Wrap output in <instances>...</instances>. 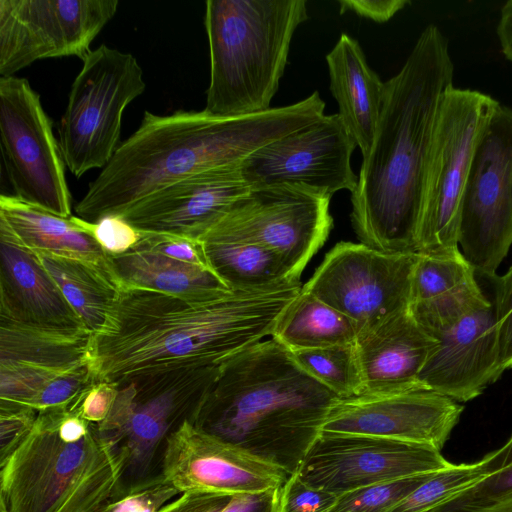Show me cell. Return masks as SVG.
<instances>
[{
    "instance_id": "8fae6325",
    "label": "cell",
    "mask_w": 512,
    "mask_h": 512,
    "mask_svg": "<svg viewBox=\"0 0 512 512\" xmlns=\"http://www.w3.org/2000/svg\"><path fill=\"white\" fill-rule=\"evenodd\" d=\"M512 245V109H496L464 191L459 246L475 272L494 279Z\"/></svg>"
},
{
    "instance_id": "f1b7e54d",
    "label": "cell",
    "mask_w": 512,
    "mask_h": 512,
    "mask_svg": "<svg viewBox=\"0 0 512 512\" xmlns=\"http://www.w3.org/2000/svg\"><path fill=\"white\" fill-rule=\"evenodd\" d=\"M36 255L84 326L93 334L100 331L118 297L119 287L101 270L85 262Z\"/></svg>"
},
{
    "instance_id": "f546056e",
    "label": "cell",
    "mask_w": 512,
    "mask_h": 512,
    "mask_svg": "<svg viewBox=\"0 0 512 512\" xmlns=\"http://www.w3.org/2000/svg\"><path fill=\"white\" fill-rule=\"evenodd\" d=\"M495 450L473 463L453 464L431 475L387 512H440L497 473Z\"/></svg>"
},
{
    "instance_id": "5b68a950",
    "label": "cell",
    "mask_w": 512,
    "mask_h": 512,
    "mask_svg": "<svg viewBox=\"0 0 512 512\" xmlns=\"http://www.w3.org/2000/svg\"><path fill=\"white\" fill-rule=\"evenodd\" d=\"M121 474L98 424L70 409L41 411L0 465V512H105Z\"/></svg>"
},
{
    "instance_id": "836d02e7",
    "label": "cell",
    "mask_w": 512,
    "mask_h": 512,
    "mask_svg": "<svg viewBox=\"0 0 512 512\" xmlns=\"http://www.w3.org/2000/svg\"><path fill=\"white\" fill-rule=\"evenodd\" d=\"M95 382L96 375L89 360L49 381L27 406L37 412L58 408L72 410Z\"/></svg>"
},
{
    "instance_id": "4316f807",
    "label": "cell",
    "mask_w": 512,
    "mask_h": 512,
    "mask_svg": "<svg viewBox=\"0 0 512 512\" xmlns=\"http://www.w3.org/2000/svg\"><path fill=\"white\" fill-rule=\"evenodd\" d=\"M210 269L234 291H268L300 282L273 251L247 241L202 236Z\"/></svg>"
},
{
    "instance_id": "d4e9b609",
    "label": "cell",
    "mask_w": 512,
    "mask_h": 512,
    "mask_svg": "<svg viewBox=\"0 0 512 512\" xmlns=\"http://www.w3.org/2000/svg\"><path fill=\"white\" fill-rule=\"evenodd\" d=\"M93 333L0 318V364L71 370L90 360Z\"/></svg>"
},
{
    "instance_id": "f35d334b",
    "label": "cell",
    "mask_w": 512,
    "mask_h": 512,
    "mask_svg": "<svg viewBox=\"0 0 512 512\" xmlns=\"http://www.w3.org/2000/svg\"><path fill=\"white\" fill-rule=\"evenodd\" d=\"M38 412L29 406L0 405V465L31 432Z\"/></svg>"
},
{
    "instance_id": "4dcf8cb0",
    "label": "cell",
    "mask_w": 512,
    "mask_h": 512,
    "mask_svg": "<svg viewBox=\"0 0 512 512\" xmlns=\"http://www.w3.org/2000/svg\"><path fill=\"white\" fill-rule=\"evenodd\" d=\"M475 270L461 251L419 254L411 279V305L446 298L477 284Z\"/></svg>"
},
{
    "instance_id": "7dc6e473",
    "label": "cell",
    "mask_w": 512,
    "mask_h": 512,
    "mask_svg": "<svg viewBox=\"0 0 512 512\" xmlns=\"http://www.w3.org/2000/svg\"><path fill=\"white\" fill-rule=\"evenodd\" d=\"M495 465L498 470L504 469L505 467L512 464V435L508 439V441L500 447L498 450H495Z\"/></svg>"
},
{
    "instance_id": "4fadbf2b",
    "label": "cell",
    "mask_w": 512,
    "mask_h": 512,
    "mask_svg": "<svg viewBox=\"0 0 512 512\" xmlns=\"http://www.w3.org/2000/svg\"><path fill=\"white\" fill-rule=\"evenodd\" d=\"M419 253H388L341 241L302 286L352 319L359 332L411 306V279Z\"/></svg>"
},
{
    "instance_id": "bcb514c9",
    "label": "cell",
    "mask_w": 512,
    "mask_h": 512,
    "mask_svg": "<svg viewBox=\"0 0 512 512\" xmlns=\"http://www.w3.org/2000/svg\"><path fill=\"white\" fill-rule=\"evenodd\" d=\"M496 33L502 54L512 62V0L505 2L500 9Z\"/></svg>"
},
{
    "instance_id": "74e56055",
    "label": "cell",
    "mask_w": 512,
    "mask_h": 512,
    "mask_svg": "<svg viewBox=\"0 0 512 512\" xmlns=\"http://www.w3.org/2000/svg\"><path fill=\"white\" fill-rule=\"evenodd\" d=\"M87 227L109 256L130 251L141 238V231L119 215H107L95 222L87 221Z\"/></svg>"
},
{
    "instance_id": "1f68e13d",
    "label": "cell",
    "mask_w": 512,
    "mask_h": 512,
    "mask_svg": "<svg viewBox=\"0 0 512 512\" xmlns=\"http://www.w3.org/2000/svg\"><path fill=\"white\" fill-rule=\"evenodd\" d=\"M291 354L304 371L340 398L363 393L355 343L299 350Z\"/></svg>"
},
{
    "instance_id": "603a6c76",
    "label": "cell",
    "mask_w": 512,
    "mask_h": 512,
    "mask_svg": "<svg viewBox=\"0 0 512 512\" xmlns=\"http://www.w3.org/2000/svg\"><path fill=\"white\" fill-rule=\"evenodd\" d=\"M0 229L32 253L85 262L121 287L111 256L95 240L87 221L78 216L60 217L16 196L2 194Z\"/></svg>"
},
{
    "instance_id": "9a60e30c",
    "label": "cell",
    "mask_w": 512,
    "mask_h": 512,
    "mask_svg": "<svg viewBox=\"0 0 512 512\" xmlns=\"http://www.w3.org/2000/svg\"><path fill=\"white\" fill-rule=\"evenodd\" d=\"M356 146L339 115L324 114L255 151L242 162V173L251 188L291 184L331 198L357 186L351 167Z\"/></svg>"
},
{
    "instance_id": "3957f363",
    "label": "cell",
    "mask_w": 512,
    "mask_h": 512,
    "mask_svg": "<svg viewBox=\"0 0 512 512\" xmlns=\"http://www.w3.org/2000/svg\"><path fill=\"white\" fill-rule=\"evenodd\" d=\"M324 109L315 91L294 104L233 117L204 109L169 115L145 111L138 129L120 143L75 212L89 222L122 215L143 198L189 176L242 164L258 149L321 118Z\"/></svg>"
},
{
    "instance_id": "7402d4cb",
    "label": "cell",
    "mask_w": 512,
    "mask_h": 512,
    "mask_svg": "<svg viewBox=\"0 0 512 512\" xmlns=\"http://www.w3.org/2000/svg\"><path fill=\"white\" fill-rule=\"evenodd\" d=\"M0 318L41 327L86 328L37 255L1 229Z\"/></svg>"
},
{
    "instance_id": "8d00e7d4",
    "label": "cell",
    "mask_w": 512,
    "mask_h": 512,
    "mask_svg": "<svg viewBox=\"0 0 512 512\" xmlns=\"http://www.w3.org/2000/svg\"><path fill=\"white\" fill-rule=\"evenodd\" d=\"M134 248L210 269L200 240L169 233L141 231V238Z\"/></svg>"
},
{
    "instance_id": "ac0fdd59",
    "label": "cell",
    "mask_w": 512,
    "mask_h": 512,
    "mask_svg": "<svg viewBox=\"0 0 512 512\" xmlns=\"http://www.w3.org/2000/svg\"><path fill=\"white\" fill-rule=\"evenodd\" d=\"M162 474L180 493L229 496L277 489L290 475L277 464L199 430L188 419L166 441Z\"/></svg>"
},
{
    "instance_id": "e575fe53",
    "label": "cell",
    "mask_w": 512,
    "mask_h": 512,
    "mask_svg": "<svg viewBox=\"0 0 512 512\" xmlns=\"http://www.w3.org/2000/svg\"><path fill=\"white\" fill-rule=\"evenodd\" d=\"M180 491L163 474L128 490L116 491L105 512H158Z\"/></svg>"
},
{
    "instance_id": "d590c367",
    "label": "cell",
    "mask_w": 512,
    "mask_h": 512,
    "mask_svg": "<svg viewBox=\"0 0 512 512\" xmlns=\"http://www.w3.org/2000/svg\"><path fill=\"white\" fill-rule=\"evenodd\" d=\"M337 497L310 485L295 471L278 488L275 512H327Z\"/></svg>"
},
{
    "instance_id": "2e32d148",
    "label": "cell",
    "mask_w": 512,
    "mask_h": 512,
    "mask_svg": "<svg viewBox=\"0 0 512 512\" xmlns=\"http://www.w3.org/2000/svg\"><path fill=\"white\" fill-rule=\"evenodd\" d=\"M452 465L441 451L378 437L319 433L297 472L337 496L365 486L433 474Z\"/></svg>"
},
{
    "instance_id": "ffe728a7",
    "label": "cell",
    "mask_w": 512,
    "mask_h": 512,
    "mask_svg": "<svg viewBox=\"0 0 512 512\" xmlns=\"http://www.w3.org/2000/svg\"><path fill=\"white\" fill-rule=\"evenodd\" d=\"M250 189L241 164L212 169L154 192L119 216L140 231L199 240Z\"/></svg>"
},
{
    "instance_id": "cb8c5ba5",
    "label": "cell",
    "mask_w": 512,
    "mask_h": 512,
    "mask_svg": "<svg viewBox=\"0 0 512 512\" xmlns=\"http://www.w3.org/2000/svg\"><path fill=\"white\" fill-rule=\"evenodd\" d=\"M326 62L337 114L365 158L381 114L385 82L369 67L359 42L346 33L326 55Z\"/></svg>"
},
{
    "instance_id": "b9f144b4",
    "label": "cell",
    "mask_w": 512,
    "mask_h": 512,
    "mask_svg": "<svg viewBox=\"0 0 512 512\" xmlns=\"http://www.w3.org/2000/svg\"><path fill=\"white\" fill-rule=\"evenodd\" d=\"M231 498L218 493L184 492L158 512H223Z\"/></svg>"
},
{
    "instance_id": "d6986e66",
    "label": "cell",
    "mask_w": 512,
    "mask_h": 512,
    "mask_svg": "<svg viewBox=\"0 0 512 512\" xmlns=\"http://www.w3.org/2000/svg\"><path fill=\"white\" fill-rule=\"evenodd\" d=\"M432 337L438 343L420 372L423 387L467 402L502 375L497 320L486 297Z\"/></svg>"
},
{
    "instance_id": "ee69618b",
    "label": "cell",
    "mask_w": 512,
    "mask_h": 512,
    "mask_svg": "<svg viewBox=\"0 0 512 512\" xmlns=\"http://www.w3.org/2000/svg\"><path fill=\"white\" fill-rule=\"evenodd\" d=\"M278 488L263 493L232 496L223 512H275Z\"/></svg>"
},
{
    "instance_id": "8992f818",
    "label": "cell",
    "mask_w": 512,
    "mask_h": 512,
    "mask_svg": "<svg viewBox=\"0 0 512 512\" xmlns=\"http://www.w3.org/2000/svg\"><path fill=\"white\" fill-rule=\"evenodd\" d=\"M210 82L204 110L221 117L270 109L305 0H208Z\"/></svg>"
},
{
    "instance_id": "277c9868",
    "label": "cell",
    "mask_w": 512,
    "mask_h": 512,
    "mask_svg": "<svg viewBox=\"0 0 512 512\" xmlns=\"http://www.w3.org/2000/svg\"><path fill=\"white\" fill-rule=\"evenodd\" d=\"M339 398L289 350L262 340L220 365L188 420L291 474Z\"/></svg>"
},
{
    "instance_id": "ab89813d",
    "label": "cell",
    "mask_w": 512,
    "mask_h": 512,
    "mask_svg": "<svg viewBox=\"0 0 512 512\" xmlns=\"http://www.w3.org/2000/svg\"><path fill=\"white\" fill-rule=\"evenodd\" d=\"M495 316L498 326L500 360L502 374L512 368V266L501 277H495Z\"/></svg>"
},
{
    "instance_id": "5bb4252c",
    "label": "cell",
    "mask_w": 512,
    "mask_h": 512,
    "mask_svg": "<svg viewBox=\"0 0 512 512\" xmlns=\"http://www.w3.org/2000/svg\"><path fill=\"white\" fill-rule=\"evenodd\" d=\"M118 0H0V77L46 58L83 59Z\"/></svg>"
},
{
    "instance_id": "6da1fadb",
    "label": "cell",
    "mask_w": 512,
    "mask_h": 512,
    "mask_svg": "<svg viewBox=\"0 0 512 512\" xmlns=\"http://www.w3.org/2000/svg\"><path fill=\"white\" fill-rule=\"evenodd\" d=\"M300 282L268 291L186 297L122 287L100 331L91 366L119 386L164 373L219 367L271 336Z\"/></svg>"
},
{
    "instance_id": "e0dca14e",
    "label": "cell",
    "mask_w": 512,
    "mask_h": 512,
    "mask_svg": "<svg viewBox=\"0 0 512 512\" xmlns=\"http://www.w3.org/2000/svg\"><path fill=\"white\" fill-rule=\"evenodd\" d=\"M462 412L457 401L425 388L363 393L339 398L320 433L385 438L441 451Z\"/></svg>"
},
{
    "instance_id": "7bdbcfd3",
    "label": "cell",
    "mask_w": 512,
    "mask_h": 512,
    "mask_svg": "<svg viewBox=\"0 0 512 512\" xmlns=\"http://www.w3.org/2000/svg\"><path fill=\"white\" fill-rule=\"evenodd\" d=\"M340 14L352 11L360 17L384 23L410 5L409 0H339Z\"/></svg>"
},
{
    "instance_id": "52a82bcc",
    "label": "cell",
    "mask_w": 512,
    "mask_h": 512,
    "mask_svg": "<svg viewBox=\"0 0 512 512\" xmlns=\"http://www.w3.org/2000/svg\"><path fill=\"white\" fill-rule=\"evenodd\" d=\"M500 103L488 94L451 87L441 102L425 163L417 252L457 253L462 200L481 137Z\"/></svg>"
},
{
    "instance_id": "484cf974",
    "label": "cell",
    "mask_w": 512,
    "mask_h": 512,
    "mask_svg": "<svg viewBox=\"0 0 512 512\" xmlns=\"http://www.w3.org/2000/svg\"><path fill=\"white\" fill-rule=\"evenodd\" d=\"M122 287L186 297H215L231 289L210 269L133 248L111 256Z\"/></svg>"
},
{
    "instance_id": "9c48e42d",
    "label": "cell",
    "mask_w": 512,
    "mask_h": 512,
    "mask_svg": "<svg viewBox=\"0 0 512 512\" xmlns=\"http://www.w3.org/2000/svg\"><path fill=\"white\" fill-rule=\"evenodd\" d=\"M82 61L58 128L64 163L77 178L109 163L120 145L123 112L146 88L130 53L101 44Z\"/></svg>"
},
{
    "instance_id": "f6af8a7d",
    "label": "cell",
    "mask_w": 512,
    "mask_h": 512,
    "mask_svg": "<svg viewBox=\"0 0 512 512\" xmlns=\"http://www.w3.org/2000/svg\"><path fill=\"white\" fill-rule=\"evenodd\" d=\"M440 512H512V493L477 503L454 501Z\"/></svg>"
},
{
    "instance_id": "7a4b0ae2",
    "label": "cell",
    "mask_w": 512,
    "mask_h": 512,
    "mask_svg": "<svg viewBox=\"0 0 512 512\" xmlns=\"http://www.w3.org/2000/svg\"><path fill=\"white\" fill-rule=\"evenodd\" d=\"M453 78L448 39L429 24L400 71L385 82L372 146L351 193L350 219L360 243L388 253H418L425 163Z\"/></svg>"
},
{
    "instance_id": "ba28073f",
    "label": "cell",
    "mask_w": 512,
    "mask_h": 512,
    "mask_svg": "<svg viewBox=\"0 0 512 512\" xmlns=\"http://www.w3.org/2000/svg\"><path fill=\"white\" fill-rule=\"evenodd\" d=\"M219 368L164 373L119 386L110 413L98 424L122 463L114 492L162 474L168 437L189 419Z\"/></svg>"
},
{
    "instance_id": "44dd1931",
    "label": "cell",
    "mask_w": 512,
    "mask_h": 512,
    "mask_svg": "<svg viewBox=\"0 0 512 512\" xmlns=\"http://www.w3.org/2000/svg\"><path fill=\"white\" fill-rule=\"evenodd\" d=\"M437 343L410 309L361 330L355 347L363 393L425 388L419 375Z\"/></svg>"
},
{
    "instance_id": "60d3db41",
    "label": "cell",
    "mask_w": 512,
    "mask_h": 512,
    "mask_svg": "<svg viewBox=\"0 0 512 512\" xmlns=\"http://www.w3.org/2000/svg\"><path fill=\"white\" fill-rule=\"evenodd\" d=\"M118 392V384L97 381L81 396L72 411L86 421L100 424L110 413Z\"/></svg>"
},
{
    "instance_id": "30bf717a",
    "label": "cell",
    "mask_w": 512,
    "mask_h": 512,
    "mask_svg": "<svg viewBox=\"0 0 512 512\" xmlns=\"http://www.w3.org/2000/svg\"><path fill=\"white\" fill-rule=\"evenodd\" d=\"M330 200L298 185L251 188L202 236L261 245L276 253L300 278L333 226Z\"/></svg>"
},
{
    "instance_id": "7c38bea8",
    "label": "cell",
    "mask_w": 512,
    "mask_h": 512,
    "mask_svg": "<svg viewBox=\"0 0 512 512\" xmlns=\"http://www.w3.org/2000/svg\"><path fill=\"white\" fill-rule=\"evenodd\" d=\"M0 139L16 197L60 217H71L65 163L40 96L25 78L0 77Z\"/></svg>"
},
{
    "instance_id": "83f0119b",
    "label": "cell",
    "mask_w": 512,
    "mask_h": 512,
    "mask_svg": "<svg viewBox=\"0 0 512 512\" xmlns=\"http://www.w3.org/2000/svg\"><path fill=\"white\" fill-rule=\"evenodd\" d=\"M358 325L301 289L281 313L271 339L290 352L354 344Z\"/></svg>"
},
{
    "instance_id": "d6a6232c",
    "label": "cell",
    "mask_w": 512,
    "mask_h": 512,
    "mask_svg": "<svg viewBox=\"0 0 512 512\" xmlns=\"http://www.w3.org/2000/svg\"><path fill=\"white\" fill-rule=\"evenodd\" d=\"M433 474L378 483L345 492L337 497L327 512H387Z\"/></svg>"
}]
</instances>
